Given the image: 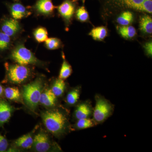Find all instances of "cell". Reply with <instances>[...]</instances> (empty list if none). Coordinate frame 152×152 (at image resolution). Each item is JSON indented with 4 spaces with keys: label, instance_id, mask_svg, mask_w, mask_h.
<instances>
[{
    "label": "cell",
    "instance_id": "cell-1",
    "mask_svg": "<svg viewBox=\"0 0 152 152\" xmlns=\"http://www.w3.org/2000/svg\"><path fill=\"white\" fill-rule=\"evenodd\" d=\"M42 118L48 130L55 136L65 134L69 127L66 114L58 109L46 111L42 114Z\"/></svg>",
    "mask_w": 152,
    "mask_h": 152
},
{
    "label": "cell",
    "instance_id": "cell-2",
    "mask_svg": "<svg viewBox=\"0 0 152 152\" xmlns=\"http://www.w3.org/2000/svg\"><path fill=\"white\" fill-rule=\"evenodd\" d=\"M43 88V82L39 77L25 85L23 88V96L25 103L32 110L34 111L39 103Z\"/></svg>",
    "mask_w": 152,
    "mask_h": 152
},
{
    "label": "cell",
    "instance_id": "cell-3",
    "mask_svg": "<svg viewBox=\"0 0 152 152\" xmlns=\"http://www.w3.org/2000/svg\"><path fill=\"white\" fill-rule=\"evenodd\" d=\"M95 101L93 120L96 124H101L111 115L114 111V107L110 102L100 95H96Z\"/></svg>",
    "mask_w": 152,
    "mask_h": 152
},
{
    "label": "cell",
    "instance_id": "cell-4",
    "mask_svg": "<svg viewBox=\"0 0 152 152\" xmlns=\"http://www.w3.org/2000/svg\"><path fill=\"white\" fill-rule=\"evenodd\" d=\"M11 58L19 64L39 65L41 62L30 50L23 44H19L15 47L10 55Z\"/></svg>",
    "mask_w": 152,
    "mask_h": 152
},
{
    "label": "cell",
    "instance_id": "cell-5",
    "mask_svg": "<svg viewBox=\"0 0 152 152\" xmlns=\"http://www.w3.org/2000/svg\"><path fill=\"white\" fill-rule=\"evenodd\" d=\"M7 78L14 84H21L29 78L31 75L29 68L23 65H7Z\"/></svg>",
    "mask_w": 152,
    "mask_h": 152
},
{
    "label": "cell",
    "instance_id": "cell-6",
    "mask_svg": "<svg viewBox=\"0 0 152 152\" xmlns=\"http://www.w3.org/2000/svg\"><path fill=\"white\" fill-rule=\"evenodd\" d=\"M33 146L37 151L46 152L50 149L52 143L46 133L41 132L35 136Z\"/></svg>",
    "mask_w": 152,
    "mask_h": 152
},
{
    "label": "cell",
    "instance_id": "cell-7",
    "mask_svg": "<svg viewBox=\"0 0 152 152\" xmlns=\"http://www.w3.org/2000/svg\"><path fill=\"white\" fill-rule=\"evenodd\" d=\"M2 32L9 37L16 35L20 31L21 27L18 20L14 18H9L3 22L1 26Z\"/></svg>",
    "mask_w": 152,
    "mask_h": 152
},
{
    "label": "cell",
    "instance_id": "cell-8",
    "mask_svg": "<svg viewBox=\"0 0 152 152\" xmlns=\"http://www.w3.org/2000/svg\"><path fill=\"white\" fill-rule=\"evenodd\" d=\"M93 108L89 101H85L79 104L74 113L76 120L90 118L93 115Z\"/></svg>",
    "mask_w": 152,
    "mask_h": 152
},
{
    "label": "cell",
    "instance_id": "cell-9",
    "mask_svg": "<svg viewBox=\"0 0 152 152\" xmlns=\"http://www.w3.org/2000/svg\"><path fill=\"white\" fill-rule=\"evenodd\" d=\"M58 12L65 21L70 22L75 14V4L70 0H65L58 7Z\"/></svg>",
    "mask_w": 152,
    "mask_h": 152
},
{
    "label": "cell",
    "instance_id": "cell-10",
    "mask_svg": "<svg viewBox=\"0 0 152 152\" xmlns=\"http://www.w3.org/2000/svg\"><path fill=\"white\" fill-rule=\"evenodd\" d=\"M35 8L38 13L48 15L53 12L56 7L53 4L52 0H38Z\"/></svg>",
    "mask_w": 152,
    "mask_h": 152
},
{
    "label": "cell",
    "instance_id": "cell-11",
    "mask_svg": "<svg viewBox=\"0 0 152 152\" xmlns=\"http://www.w3.org/2000/svg\"><path fill=\"white\" fill-rule=\"evenodd\" d=\"M10 12L13 18L16 20H21L31 14L26 8L20 3H15L11 6Z\"/></svg>",
    "mask_w": 152,
    "mask_h": 152
},
{
    "label": "cell",
    "instance_id": "cell-12",
    "mask_svg": "<svg viewBox=\"0 0 152 152\" xmlns=\"http://www.w3.org/2000/svg\"><path fill=\"white\" fill-rule=\"evenodd\" d=\"M57 102V97L51 89H46L42 92L39 103L47 107H54Z\"/></svg>",
    "mask_w": 152,
    "mask_h": 152
},
{
    "label": "cell",
    "instance_id": "cell-13",
    "mask_svg": "<svg viewBox=\"0 0 152 152\" xmlns=\"http://www.w3.org/2000/svg\"><path fill=\"white\" fill-rule=\"evenodd\" d=\"M12 108L7 102L0 100V126L7 122L12 115Z\"/></svg>",
    "mask_w": 152,
    "mask_h": 152
},
{
    "label": "cell",
    "instance_id": "cell-14",
    "mask_svg": "<svg viewBox=\"0 0 152 152\" xmlns=\"http://www.w3.org/2000/svg\"><path fill=\"white\" fill-rule=\"evenodd\" d=\"M115 4L122 7L128 8L139 11L144 0H111Z\"/></svg>",
    "mask_w": 152,
    "mask_h": 152
},
{
    "label": "cell",
    "instance_id": "cell-15",
    "mask_svg": "<svg viewBox=\"0 0 152 152\" xmlns=\"http://www.w3.org/2000/svg\"><path fill=\"white\" fill-rule=\"evenodd\" d=\"M34 143V138L31 134L22 136L14 142L16 146L24 149H28L32 146Z\"/></svg>",
    "mask_w": 152,
    "mask_h": 152
},
{
    "label": "cell",
    "instance_id": "cell-16",
    "mask_svg": "<svg viewBox=\"0 0 152 152\" xmlns=\"http://www.w3.org/2000/svg\"><path fill=\"white\" fill-rule=\"evenodd\" d=\"M140 29L144 34H151L152 33V19L148 15L143 16L140 21Z\"/></svg>",
    "mask_w": 152,
    "mask_h": 152
},
{
    "label": "cell",
    "instance_id": "cell-17",
    "mask_svg": "<svg viewBox=\"0 0 152 152\" xmlns=\"http://www.w3.org/2000/svg\"><path fill=\"white\" fill-rule=\"evenodd\" d=\"M107 30L105 27L99 26L94 28L89 35L95 40L103 41L107 37Z\"/></svg>",
    "mask_w": 152,
    "mask_h": 152
},
{
    "label": "cell",
    "instance_id": "cell-18",
    "mask_svg": "<svg viewBox=\"0 0 152 152\" xmlns=\"http://www.w3.org/2000/svg\"><path fill=\"white\" fill-rule=\"evenodd\" d=\"M66 88V83L64 80L58 78L56 79L54 82L51 90L55 96L58 97L63 96Z\"/></svg>",
    "mask_w": 152,
    "mask_h": 152
},
{
    "label": "cell",
    "instance_id": "cell-19",
    "mask_svg": "<svg viewBox=\"0 0 152 152\" xmlns=\"http://www.w3.org/2000/svg\"><path fill=\"white\" fill-rule=\"evenodd\" d=\"M118 30L120 34L125 39H132L137 34L135 28L132 26H121L118 27Z\"/></svg>",
    "mask_w": 152,
    "mask_h": 152
},
{
    "label": "cell",
    "instance_id": "cell-20",
    "mask_svg": "<svg viewBox=\"0 0 152 152\" xmlns=\"http://www.w3.org/2000/svg\"><path fill=\"white\" fill-rule=\"evenodd\" d=\"M80 87H77L71 90L68 93L66 100L68 105L73 106L78 102L80 97Z\"/></svg>",
    "mask_w": 152,
    "mask_h": 152
},
{
    "label": "cell",
    "instance_id": "cell-21",
    "mask_svg": "<svg viewBox=\"0 0 152 152\" xmlns=\"http://www.w3.org/2000/svg\"><path fill=\"white\" fill-rule=\"evenodd\" d=\"M134 19L133 13L130 11H126L122 13L118 17L117 22L121 26H129L132 23Z\"/></svg>",
    "mask_w": 152,
    "mask_h": 152
},
{
    "label": "cell",
    "instance_id": "cell-22",
    "mask_svg": "<svg viewBox=\"0 0 152 152\" xmlns=\"http://www.w3.org/2000/svg\"><path fill=\"white\" fill-rule=\"evenodd\" d=\"M6 97L11 101H18L20 99L21 95L18 88L16 87H8L5 89Z\"/></svg>",
    "mask_w": 152,
    "mask_h": 152
},
{
    "label": "cell",
    "instance_id": "cell-23",
    "mask_svg": "<svg viewBox=\"0 0 152 152\" xmlns=\"http://www.w3.org/2000/svg\"><path fill=\"white\" fill-rule=\"evenodd\" d=\"M77 121L75 127L78 130L85 129L93 127L97 124L94 120L90 118L81 119Z\"/></svg>",
    "mask_w": 152,
    "mask_h": 152
},
{
    "label": "cell",
    "instance_id": "cell-24",
    "mask_svg": "<svg viewBox=\"0 0 152 152\" xmlns=\"http://www.w3.org/2000/svg\"><path fill=\"white\" fill-rule=\"evenodd\" d=\"M72 72V70L70 65L66 61L65 58H64V61L60 72L59 78L63 80H66L71 75Z\"/></svg>",
    "mask_w": 152,
    "mask_h": 152
},
{
    "label": "cell",
    "instance_id": "cell-25",
    "mask_svg": "<svg viewBox=\"0 0 152 152\" xmlns=\"http://www.w3.org/2000/svg\"><path fill=\"white\" fill-rule=\"evenodd\" d=\"M34 35L35 39L39 42H45L48 39V31L44 28H38L36 29L34 32Z\"/></svg>",
    "mask_w": 152,
    "mask_h": 152
},
{
    "label": "cell",
    "instance_id": "cell-26",
    "mask_svg": "<svg viewBox=\"0 0 152 152\" xmlns=\"http://www.w3.org/2000/svg\"><path fill=\"white\" fill-rule=\"evenodd\" d=\"M76 15L77 19L81 22H86L89 19L88 13L83 6H82L77 10Z\"/></svg>",
    "mask_w": 152,
    "mask_h": 152
},
{
    "label": "cell",
    "instance_id": "cell-27",
    "mask_svg": "<svg viewBox=\"0 0 152 152\" xmlns=\"http://www.w3.org/2000/svg\"><path fill=\"white\" fill-rule=\"evenodd\" d=\"M11 42L10 37L2 32H0V51L7 50L10 45Z\"/></svg>",
    "mask_w": 152,
    "mask_h": 152
},
{
    "label": "cell",
    "instance_id": "cell-28",
    "mask_svg": "<svg viewBox=\"0 0 152 152\" xmlns=\"http://www.w3.org/2000/svg\"><path fill=\"white\" fill-rule=\"evenodd\" d=\"M45 42L47 48L51 50L58 49L61 44L59 39L56 38H48Z\"/></svg>",
    "mask_w": 152,
    "mask_h": 152
},
{
    "label": "cell",
    "instance_id": "cell-29",
    "mask_svg": "<svg viewBox=\"0 0 152 152\" xmlns=\"http://www.w3.org/2000/svg\"><path fill=\"white\" fill-rule=\"evenodd\" d=\"M140 12H145L149 14L152 12V0H144L139 10Z\"/></svg>",
    "mask_w": 152,
    "mask_h": 152
},
{
    "label": "cell",
    "instance_id": "cell-30",
    "mask_svg": "<svg viewBox=\"0 0 152 152\" xmlns=\"http://www.w3.org/2000/svg\"><path fill=\"white\" fill-rule=\"evenodd\" d=\"M8 145L7 139L0 133V152L5 151L8 148Z\"/></svg>",
    "mask_w": 152,
    "mask_h": 152
},
{
    "label": "cell",
    "instance_id": "cell-31",
    "mask_svg": "<svg viewBox=\"0 0 152 152\" xmlns=\"http://www.w3.org/2000/svg\"><path fill=\"white\" fill-rule=\"evenodd\" d=\"M144 47L147 55L150 57H151L152 55V42L151 41L147 42L145 44Z\"/></svg>",
    "mask_w": 152,
    "mask_h": 152
},
{
    "label": "cell",
    "instance_id": "cell-32",
    "mask_svg": "<svg viewBox=\"0 0 152 152\" xmlns=\"http://www.w3.org/2000/svg\"><path fill=\"white\" fill-rule=\"evenodd\" d=\"M3 93V88L2 86L0 85V96Z\"/></svg>",
    "mask_w": 152,
    "mask_h": 152
},
{
    "label": "cell",
    "instance_id": "cell-33",
    "mask_svg": "<svg viewBox=\"0 0 152 152\" xmlns=\"http://www.w3.org/2000/svg\"><path fill=\"white\" fill-rule=\"evenodd\" d=\"M15 1H17V0H15Z\"/></svg>",
    "mask_w": 152,
    "mask_h": 152
}]
</instances>
